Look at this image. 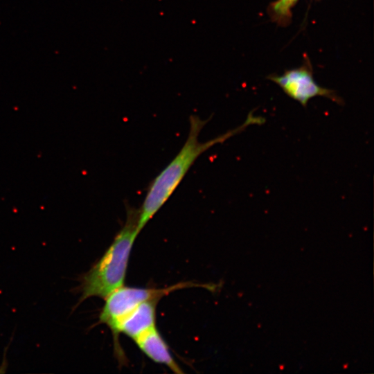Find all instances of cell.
Segmentation results:
<instances>
[{
    "label": "cell",
    "instance_id": "obj_6",
    "mask_svg": "<svg viewBox=\"0 0 374 374\" xmlns=\"http://www.w3.org/2000/svg\"><path fill=\"white\" fill-rule=\"evenodd\" d=\"M159 299H151L139 304L119 323L118 334L122 332L133 340L155 326L156 307Z\"/></svg>",
    "mask_w": 374,
    "mask_h": 374
},
{
    "label": "cell",
    "instance_id": "obj_3",
    "mask_svg": "<svg viewBox=\"0 0 374 374\" xmlns=\"http://www.w3.org/2000/svg\"><path fill=\"white\" fill-rule=\"evenodd\" d=\"M195 285L192 283H180L165 288H143L121 286L105 299L99 316L100 322L106 324L117 341L120 321L141 303L151 299H160L169 293Z\"/></svg>",
    "mask_w": 374,
    "mask_h": 374
},
{
    "label": "cell",
    "instance_id": "obj_5",
    "mask_svg": "<svg viewBox=\"0 0 374 374\" xmlns=\"http://www.w3.org/2000/svg\"><path fill=\"white\" fill-rule=\"evenodd\" d=\"M134 341L139 349L154 362L168 366L175 373H184L156 326L141 333Z\"/></svg>",
    "mask_w": 374,
    "mask_h": 374
},
{
    "label": "cell",
    "instance_id": "obj_1",
    "mask_svg": "<svg viewBox=\"0 0 374 374\" xmlns=\"http://www.w3.org/2000/svg\"><path fill=\"white\" fill-rule=\"evenodd\" d=\"M265 119L249 113L244 123L206 142H200L199 136L208 120L197 115L189 119V132L187 139L179 152L163 170L153 179L149 186L141 207L139 208L138 231L140 233L145 224L162 207L179 185L197 159L213 145L223 143L231 136L239 133L251 124H262Z\"/></svg>",
    "mask_w": 374,
    "mask_h": 374
},
{
    "label": "cell",
    "instance_id": "obj_7",
    "mask_svg": "<svg viewBox=\"0 0 374 374\" xmlns=\"http://www.w3.org/2000/svg\"><path fill=\"white\" fill-rule=\"evenodd\" d=\"M298 0H276L270 5L269 13L280 25H287L292 18V8Z\"/></svg>",
    "mask_w": 374,
    "mask_h": 374
},
{
    "label": "cell",
    "instance_id": "obj_2",
    "mask_svg": "<svg viewBox=\"0 0 374 374\" xmlns=\"http://www.w3.org/2000/svg\"><path fill=\"white\" fill-rule=\"evenodd\" d=\"M124 226L101 258L83 276L80 301L89 297L106 299L124 284L129 258L139 233V208H127Z\"/></svg>",
    "mask_w": 374,
    "mask_h": 374
},
{
    "label": "cell",
    "instance_id": "obj_4",
    "mask_svg": "<svg viewBox=\"0 0 374 374\" xmlns=\"http://www.w3.org/2000/svg\"><path fill=\"white\" fill-rule=\"evenodd\" d=\"M268 78L276 83L286 95L303 107H306L308 101L316 96H323L337 103H342L341 99L334 91L323 88L315 82L308 60L299 68L285 71L280 75H269Z\"/></svg>",
    "mask_w": 374,
    "mask_h": 374
}]
</instances>
